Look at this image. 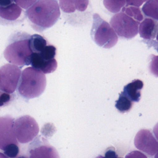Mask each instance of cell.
<instances>
[{
  "mask_svg": "<svg viewBox=\"0 0 158 158\" xmlns=\"http://www.w3.org/2000/svg\"><path fill=\"white\" fill-rule=\"evenodd\" d=\"M26 12L29 25L39 32L54 26L60 16L59 6L56 0H38Z\"/></svg>",
  "mask_w": 158,
  "mask_h": 158,
  "instance_id": "cell-1",
  "label": "cell"
},
{
  "mask_svg": "<svg viewBox=\"0 0 158 158\" xmlns=\"http://www.w3.org/2000/svg\"><path fill=\"white\" fill-rule=\"evenodd\" d=\"M30 34L24 31L13 32L9 36L3 52L7 62L21 69L30 65L32 52L30 45Z\"/></svg>",
  "mask_w": 158,
  "mask_h": 158,
  "instance_id": "cell-2",
  "label": "cell"
},
{
  "mask_svg": "<svg viewBox=\"0 0 158 158\" xmlns=\"http://www.w3.org/2000/svg\"><path fill=\"white\" fill-rule=\"evenodd\" d=\"M46 79L41 71L32 67L22 71L18 86L19 94L26 99L39 97L45 90Z\"/></svg>",
  "mask_w": 158,
  "mask_h": 158,
  "instance_id": "cell-3",
  "label": "cell"
},
{
  "mask_svg": "<svg viewBox=\"0 0 158 158\" xmlns=\"http://www.w3.org/2000/svg\"><path fill=\"white\" fill-rule=\"evenodd\" d=\"M93 18L91 36L95 42L105 49H110L115 46L118 38L113 28L98 14H94Z\"/></svg>",
  "mask_w": 158,
  "mask_h": 158,
  "instance_id": "cell-4",
  "label": "cell"
},
{
  "mask_svg": "<svg viewBox=\"0 0 158 158\" xmlns=\"http://www.w3.org/2000/svg\"><path fill=\"white\" fill-rule=\"evenodd\" d=\"M56 55V48L48 44L41 52L32 53L30 65L32 67L41 71L44 74L53 73L57 68Z\"/></svg>",
  "mask_w": 158,
  "mask_h": 158,
  "instance_id": "cell-5",
  "label": "cell"
},
{
  "mask_svg": "<svg viewBox=\"0 0 158 158\" xmlns=\"http://www.w3.org/2000/svg\"><path fill=\"white\" fill-rule=\"evenodd\" d=\"M14 131L17 141L25 144L32 142L37 136L40 129L34 118L25 115L15 120Z\"/></svg>",
  "mask_w": 158,
  "mask_h": 158,
  "instance_id": "cell-6",
  "label": "cell"
},
{
  "mask_svg": "<svg viewBox=\"0 0 158 158\" xmlns=\"http://www.w3.org/2000/svg\"><path fill=\"white\" fill-rule=\"evenodd\" d=\"M110 23L116 34L121 38L131 39L138 34L139 23L123 12L114 15Z\"/></svg>",
  "mask_w": 158,
  "mask_h": 158,
  "instance_id": "cell-7",
  "label": "cell"
},
{
  "mask_svg": "<svg viewBox=\"0 0 158 158\" xmlns=\"http://www.w3.org/2000/svg\"><path fill=\"white\" fill-rule=\"evenodd\" d=\"M21 69L12 64H6L0 68V91L14 94L18 86L21 77Z\"/></svg>",
  "mask_w": 158,
  "mask_h": 158,
  "instance_id": "cell-8",
  "label": "cell"
},
{
  "mask_svg": "<svg viewBox=\"0 0 158 158\" xmlns=\"http://www.w3.org/2000/svg\"><path fill=\"white\" fill-rule=\"evenodd\" d=\"M27 18L26 11L15 2L0 6V25L14 26L21 24Z\"/></svg>",
  "mask_w": 158,
  "mask_h": 158,
  "instance_id": "cell-9",
  "label": "cell"
},
{
  "mask_svg": "<svg viewBox=\"0 0 158 158\" xmlns=\"http://www.w3.org/2000/svg\"><path fill=\"white\" fill-rule=\"evenodd\" d=\"M134 144L137 149L149 156L158 154L157 139L149 130L142 129L139 131L135 137Z\"/></svg>",
  "mask_w": 158,
  "mask_h": 158,
  "instance_id": "cell-10",
  "label": "cell"
},
{
  "mask_svg": "<svg viewBox=\"0 0 158 158\" xmlns=\"http://www.w3.org/2000/svg\"><path fill=\"white\" fill-rule=\"evenodd\" d=\"M29 158H60L56 149L44 138H36L29 147Z\"/></svg>",
  "mask_w": 158,
  "mask_h": 158,
  "instance_id": "cell-11",
  "label": "cell"
},
{
  "mask_svg": "<svg viewBox=\"0 0 158 158\" xmlns=\"http://www.w3.org/2000/svg\"><path fill=\"white\" fill-rule=\"evenodd\" d=\"M15 119L11 116L0 117V149L11 144L18 145L14 131Z\"/></svg>",
  "mask_w": 158,
  "mask_h": 158,
  "instance_id": "cell-12",
  "label": "cell"
},
{
  "mask_svg": "<svg viewBox=\"0 0 158 158\" xmlns=\"http://www.w3.org/2000/svg\"><path fill=\"white\" fill-rule=\"evenodd\" d=\"M141 38L146 40H153L156 38L158 32L157 20L146 18L140 24L139 30Z\"/></svg>",
  "mask_w": 158,
  "mask_h": 158,
  "instance_id": "cell-13",
  "label": "cell"
},
{
  "mask_svg": "<svg viewBox=\"0 0 158 158\" xmlns=\"http://www.w3.org/2000/svg\"><path fill=\"white\" fill-rule=\"evenodd\" d=\"M89 0H59V6L63 12L71 13L78 11L83 12L87 9Z\"/></svg>",
  "mask_w": 158,
  "mask_h": 158,
  "instance_id": "cell-14",
  "label": "cell"
},
{
  "mask_svg": "<svg viewBox=\"0 0 158 158\" xmlns=\"http://www.w3.org/2000/svg\"><path fill=\"white\" fill-rule=\"evenodd\" d=\"M143 85V82L141 80H134L124 86L122 92L133 102H138L141 99V91Z\"/></svg>",
  "mask_w": 158,
  "mask_h": 158,
  "instance_id": "cell-15",
  "label": "cell"
},
{
  "mask_svg": "<svg viewBox=\"0 0 158 158\" xmlns=\"http://www.w3.org/2000/svg\"><path fill=\"white\" fill-rule=\"evenodd\" d=\"M48 44L47 40L41 35L35 34L31 36L30 45L32 53L41 52Z\"/></svg>",
  "mask_w": 158,
  "mask_h": 158,
  "instance_id": "cell-16",
  "label": "cell"
},
{
  "mask_svg": "<svg viewBox=\"0 0 158 158\" xmlns=\"http://www.w3.org/2000/svg\"><path fill=\"white\" fill-rule=\"evenodd\" d=\"M144 15L158 20V4L157 0H148L142 8Z\"/></svg>",
  "mask_w": 158,
  "mask_h": 158,
  "instance_id": "cell-17",
  "label": "cell"
},
{
  "mask_svg": "<svg viewBox=\"0 0 158 158\" xmlns=\"http://www.w3.org/2000/svg\"><path fill=\"white\" fill-rule=\"evenodd\" d=\"M133 105L132 101L122 92L120 94L118 100L116 101V107L121 112L124 113L130 111Z\"/></svg>",
  "mask_w": 158,
  "mask_h": 158,
  "instance_id": "cell-18",
  "label": "cell"
},
{
  "mask_svg": "<svg viewBox=\"0 0 158 158\" xmlns=\"http://www.w3.org/2000/svg\"><path fill=\"white\" fill-rule=\"evenodd\" d=\"M105 8L112 13H119L126 4V0H104Z\"/></svg>",
  "mask_w": 158,
  "mask_h": 158,
  "instance_id": "cell-19",
  "label": "cell"
},
{
  "mask_svg": "<svg viewBox=\"0 0 158 158\" xmlns=\"http://www.w3.org/2000/svg\"><path fill=\"white\" fill-rule=\"evenodd\" d=\"M122 12L132 18L138 23L142 21L144 19V16L141 9L139 7L136 6H130L123 7L122 9Z\"/></svg>",
  "mask_w": 158,
  "mask_h": 158,
  "instance_id": "cell-20",
  "label": "cell"
},
{
  "mask_svg": "<svg viewBox=\"0 0 158 158\" xmlns=\"http://www.w3.org/2000/svg\"><path fill=\"white\" fill-rule=\"evenodd\" d=\"M4 154L9 158H15L19 154V148L18 145L11 144L6 146L4 150Z\"/></svg>",
  "mask_w": 158,
  "mask_h": 158,
  "instance_id": "cell-21",
  "label": "cell"
},
{
  "mask_svg": "<svg viewBox=\"0 0 158 158\" xmlns=\"http://www.w3.org/2000/svg\"><path fill=\"white\" fill-rule=\"evenodd\" d=\"M12 94H7L0 91V107L7 106L14 99Z\"/></svg>",
  "mask_w": 158,
  "mask_h": 158,
  "instance_id": "cell-22",
  "label": "cell"
},
{
  "mask_svg": "<svg viewBox=\"0 0 158 158\" xmlns=\"http://www.w3.org/2000/svg\"><path fill=\"white\" fill-rule=\"evenodd\" d=\"M38 1V0H14V2L22 9L27 10Z\"/></svg>",
  "mask_w": 158,
  "mask_h": 158,
  "instance_id": "cell-23",
  "label": "cell"
},
{
  "mask_svg": "<svg viewBox=\"0 0 158 158\" xmlns=\"http://www.w3.org/2000/svg\"><path fill=\"white\" fill-rule=\"evenodd\" d=\"M125 158H148L145 154L141 152L140 151L135 150L128 153Z\"/></svg>",
  "mask_w": 158,
  "mask_h": 158,
  "instance_id": "cell-24",
  "label": "cell"
},
{
  "mask_svg": "<svg viewBox=\"0 0 158 158\" xmlns=\"http://www.w3.org/2000/svg\"><path fill=\"white\" fill-rule=\"evenodd\" d=\"M147 1L148 0H126V5L127 6H132L139 7Z\"/></svg>",
  "mask_w": 158,
  "mask_h": 158,
  "instance_id": "cell-25",
  "label": "cell"
},
{
  "mask_svg": "<svg viewBox=\"0 0 158 158\" xmlns=\"http://www.w3.org/2000/svg\"><path fill=\"white\" fill-rule=\"evenodd\" d=\"M105 158H118L117 154L114 148H109L105 153Z\"/></svg>",
  "mask_w": 158,
  "mask_h": 158,
  "instance_id": "cell-26",
  "label": "cell"
},
{
  "mask_svg": "<svg viewBox=\"0 0 158 158\" xmlns=\"http://www.w3.org/2000/svg\"><path fill=\"white\" fill-rule=\"evenodd\" d=\"M14 2V0H0V6H7Z\"/></svg>",
  "mask_w": 158,
  "mask_h": 158,
  "instance_id": "cell-27",
  "label": "cell"
},
{
  "mask_svg": "<svg viewBox=\"0 0 158 158\" xmlns=\"http://www.w3.org/2000/svg\"><path fill=\"white\" fill-rule=\"evenodd\" d=\"M0 158H9L7 157L4 154H2V153H0Z\"/></svg>",
  "mask_w": 158,
  "mask_h": 158,
  "instance_id": "cell-28",
  "label": "cell"
},
{
  "mask_svg": "<svg viewBox=\"0 0 158 158\" xmlns=\"http://www.w3.org/2000/svg\"><path fill=\"white\" fill-rule=\"evenodd\" d=\"M15 158H28L27 157L24 156H20L18 157H16Z\"/></svg>",
  "mask_w": 158,
  "mask_h": 158,
  "instance_id": "cell-29",
  "label": "cell"
},
{
  "mask_svg": "<svg viewBox=\"0 0 158 158\" xmlns=\"http://www.w3.org/2000/svg\"><path fill=\"white\" fill-rule=\"evenodd\" d=\"M95 158H105L104 156H98L96 157Z\"/></svg>",
  "mask_w": 158,
  "mask_h": 158,
  "instance_id": "cell-30",
  "label": "cell"
},
{
  "mask_svg": "<svg viewBox=\"0 0 158 158\" xmlns=\"http://www.w3.org/2000/svg\"></svg>",
  "mask_w": 158,
  "mask_h": 158,
  "instance_id": "cell-31",
  "label": "cell"
}]
</instances>
